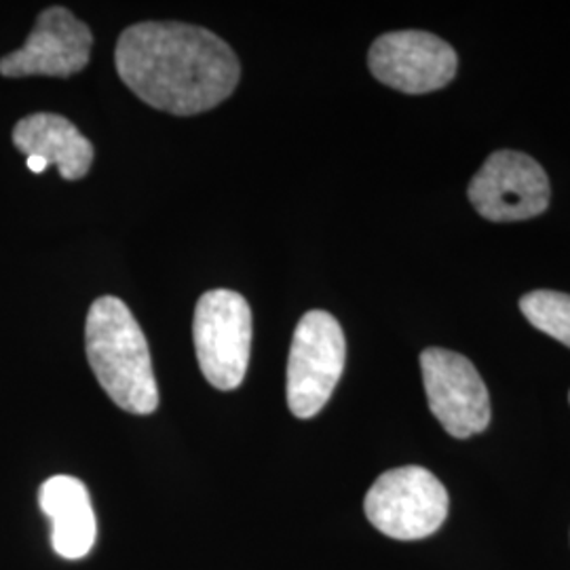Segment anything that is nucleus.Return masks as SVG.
I'll list each match as a JSON object with an SVG mask.
<instances>
[{
	"instance_id": "3",
	"label": "nucleus",
	"mask_w": 570,
	"mask_h": 570,
	"mask_svg": "<svg viewBox=\"0 0 570 570\" xmlns=\"http://www.w3.org/2000/svg\"><path fill=\"white\" fill-rule=\"evenodd\" d=\"M449 505V490L419 465L385 471L364 501L370 524L397 541H419L440 530Z\"/></svg>"
},
{
	"instance_id": "2",
	"label": "nucleus",
	"mask_w": 570,
	"mask_h": 570,
	"mask_svg": "<svg viewBox=\"0 0 570 570\" xmlns=\"http://www.w3.org/2000/svg\"><path fill=\"white\" fill-rule=\"evenodd\" d=\"M85 348L98 383L117 406L131 414L157 410L159 387L146 336L117 296H102L89 308Z\"/></svg>"
},
{
	"instance_id": "5",
	"label": "nucleus",
	"mask_w": 570,
	"mask_h": 570,
	"mask_svg": "<svg viewBox=\"0 0 570 570\" xmlns=\"http://www.w3.org/2000/svg\"><path fill=\"white\" fill-rule=\"evenodd\" d=\"M193 341L205 381L220 391L244 383L252 348V308L230 289L205 292L195 308Z\"/></svg>"
},
{
	"instance_id": "7",
	"label": "nucleus",
	"mask_w": 570,
	"mask_h": 570,
	"mask_svg": "<svg viewBox=\"0 0 570 570\" xmlns=\"http://www.w3.org/2000/svg\"><path fill=\"white\" fill-rule=\"evenodd\" d=\"M421 370L429 407L452 438L465 440L489 428V389L468 357L429 346L421 353Z\"/></svg>"
},
{
	"instance_id": "6",
	"label": "nucleus",
	"mask_w": 570,
	"mask_h": 570,
	"mask_svg": "<svg viewBox=\"0 0 570 570\" xmlns=\"http://www.w3.org/2000/svg\"><path fill=\"white\" fill-rule=\"evenodd\" d=\"M550 197L546 169L515 150L492 153L469 184V202L492 223L534 218L548 209Z\"/></svg>"
},
{
	"instance_id": "4",
	"label": "nucleus",
	"mask_w": 570,
	"mask_h": 570,
	"mask_svg": "<svg viewBox=\"0 0 570 570\" xmlns=\"http://www.w3.org/2000/svg\"><path fill=\"white\" fill-rule=\"evenodd\" d=\"M341 324L326 311H308L294 330L287 360V406L298 419L317 416L345 370Z\"/></svg>"
},
{
	"instance_id": "14",
	"label": "nucleus",
	"mask_w": 570,
	"mask_h": 570,
	"mask_svg": "<svg viewBox=\"0 0 570 570\" xmlns=\"http://www.w3.org/2000/svg\"><path fill=\"white\" fill-rule=\"evenodd\" d=\"M569 400H570V395H569Z\"/></svg>"
},
{
	"instance_id": "10",
	"label": "nucleus",
	"mask_w": 570,
	"mask_h": 570,
	"mask_svg": "<svg viewBox=\"0 0 570 570\" xmlns=\"http://www.w3.org/2000/svg\"><path fill=\"white\" fill-rule=\"evenodd\" d=\"M41 510L51 520V546L66 560H81L96 546L98 524L89 490L79 478L53 475L41 487Z\"/></svg>"
},
{
	"instance_id": "11",
	"label": "nucleus",
	"mask_w": 570,
	"mask_h": 570,
	"mask_svg": "<svg viewBox=\"0 0 570 570\" xmlns=\"http://www.w3.org/2000/svg\"><path fill=\"white\" fill-rule=\"evenodd\" d=\"M13 144L26 157H41L60 169L63 180H81L94 165V144L61 115L37 112L13 129Z\"/></svg>"
},
{
	"instance_id": "1",
	"label": "nucleus",
	"mask_w": 570,
	"mask_h": 570,
	"mask_svg": "<svg viewBox=\"0 0 570 570\" xmlns=\"http://www.w3.org/2000/svg\"><path fill=\"white\" fill-rule=\"evenodd\" d=\"M115 63L121 81L142 102L178 117L225 102L242 77L228 42L180 21L129 26L117 42Z\"/></svg>"
},
{
	"instance_id": "9",
	"label": "nucleus",
	"mask_w": 570,
	"mask_h": 570,
	"mask_svg": "<svg viewBox=\"0 0 570 570\" xmlns=\"http://www.w3.org/2000/svg\"><path fill=\"white\" fill-rule=\"evenodd\" d=\"M94 35L85 21L68 9L51 7L42 11L30 37L18 51L0 60V75L21 77H72L89 63Z\"/></svg>"
},
{
	"instance_id": "8",
	"label": "nucleus",
	"mask_w": 570,
	"mask_h": 570,
	"mask_svg": "<svg viewBox=\"0 0 570 570\" xmlns=\"http://www.w3.org/2000/svg\"><path fill=\"white\" fill-rule=\"evenodd\" d=\"M367 66L376 81L416 96L442 89L454 79L456 51L435 35L402 30L372 42Z\"/></svg>"
},
{
	"instance_id": "12",
	"label": "nucleus",
	"mask_w": 570,
	"mask_h": 570,
	"mask_svg": "<svg viewBox=\"0 0 570 570\" xmlns=\"http://www.w3.org/2000/svg\"><path fill=\"white\" fill-rule=\"evenodd\" d=\"M520 311L532 326L570 346V294L537 289L520 298Z\"/></svg>"
},
{
	"instance_id": "13",
	"label": "nucleus",
	"mask_w": 570,
	"mask_h": 570,
	"mask_svg": "<svg viewBox=\"0 0 570 570\" xmlns=\"http://www.w3.org/2000/svg\"><path fill=\"white\" fill-rule=\"evenodd\" d=\"M26 165H28V169L35 171V174H42V171L49 167V164H47L45 159H41V157H26Z\"/></svg>"
}]
</instances>
